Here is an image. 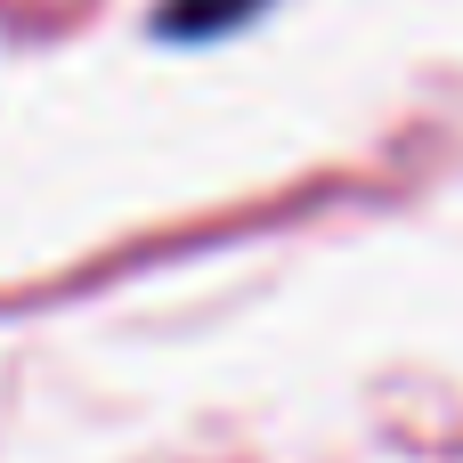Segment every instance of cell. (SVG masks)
I'll use <instances>...</instances> for the list:
<instances>
[{
	"mask_svg": "<svg viewBox=\"0 0 463 463\" xmlns=\"http://www.w3.org/2000/svg\"><path fill=\"white\" fill-rule=\"evenodd\" d=\"M269 0H163L155 8V33L163 41H212V33H236V24H252Z\"/></svg>",
	"mask_w": 463,
	"mask_h": 463,
	"instance_id": "1",
	"label": "cell"
}]
</instances>
